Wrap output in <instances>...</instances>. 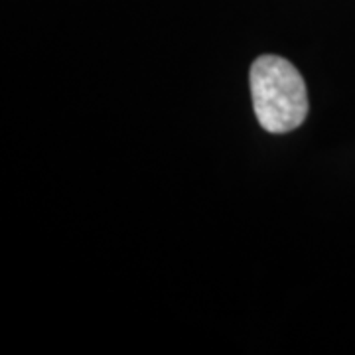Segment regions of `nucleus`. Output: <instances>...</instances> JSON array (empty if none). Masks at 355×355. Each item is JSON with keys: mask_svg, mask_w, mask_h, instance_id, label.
<instances>
[{"mask_svg": "<svg viewBox=\"0 0 355 355\" xmlns=\"http://www.w3.org/2000/svg\"><path fill=\"white\" fill-rule=\"evenodd\" d=\"M251 97L259 125L284 135L308 114V91L300 71L280 55H261L251 67Z\"/></svg>", "mask_w": 355, "mask_h": 355, "instance_id": "obj_1", "label": "nucleus"}]
</instances>
